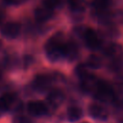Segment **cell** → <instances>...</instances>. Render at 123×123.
I'll return each instance as SVG.
<instances>
[{"label": "cell", "mask_w": 123, "mask_h": 123, "mask_svg": "<svg viewBox=\"0 0 123 123\" xmlns=\"http://www.w3.org/2000/svg\"><path fill=\"white\" fill-rule=\"evenodd\" d=\"M65 47L66 43L62 42L57 37H53L45 44V53L50 61L56 62L62 57H65Z\"/></svg>", "instance_id": "6da1fadb"}, {"label": "cell", "mask_w": 123, "mask_h": 123, "mask_svg": "<svg viewBox=\"0 0 123 123\" xmlns=\"http://www.w3.org/2000/svg\"><path fill=\"white\" fill-rule=\"evenodd\" d=\"M94 95L101 101H111L114 99V92L111 86L104 81H98L97 88L94 92Z\"/></svg>", "instance_id": "7a4b0ae2"}, {"label": "cell", "mask_w": 123, "mask_h": 123, "mask_svg": "<svg viewBox=\"0 0 123 123\" xmlns=\"http://www.w3.org/2000/svg\"><path fill=\"white\" fill-rule=\"evenodd\" d=\"M83 37L86 46L91 49H96L101 45V39L93 29L86 28L83 33Z\"/></svg>", "instance_id": "3957f363"}, {"label": "cell", "mask_w": 123, "mask_h": 123, "mask_svg": "<svg viewBox=\"0 0 123 123\" xmlns=\"http://www.w3.org/2000/svg\"><path fill=\"white\" fill-rule=\"evenodd\" d=\"M21 25L18 22H8L1 28V34L7 38H15L18 37Z\"/></svg>", "instance_id": "277c9868"}, {"label": "cell", "mask_w": 123, "mask_h": 123, "mask_svg": "<svg viewBox=\"0 0 123 123\" xmlns=\"http://www.w3.org/2000/svg\"><path fill=\"white\" fill-rule=\"evenodd\" d=\"M27 110L34 116H41L47 113V106L42 101H30L27 105Z\"/></svg>", "instance_id": "5b68a950"}, {"label": "cell", "mask_w": 123, "mask_h": 123, "mask_svg": "<svg viewBox=\"0 0 123 123\" xmlns=\"http://www.w3.org/2000/svg\"><path fill=\"white\" fill-rule=\"evenodd\" d=\"M88 113L91 117L98 120H107L109 117L108 111L99 104H91L88 107Z\"/></svg>", "instance_id": "8992f818"}, {"label": "cell", "mask_w": 123, "mask_h": 123, "mask_svg": "<svg viewBox=\"0 0 123 123\" xmlns=\"http://www.w3.org/2000/svg\"><path fill=\"white\" fill-rule=\"evenodd\" d=\"M106 54L110 58H112L113 60H115L116 62H118L123 56V49H122L121 45H119L117 43H111L107 47Z\"/></svg>", "instance_id": "52a82bcc"}, {"label": "cell", "mask_w": 123, "mask_h": 123, "mask_svg": "<svg viewBox=\"0 0 123 123\" xmlns=\"http://www.w3.org/2000/svg\"><path fill=\"white\" fill-rule=\"evenodd\" d=\"M15 101V95L13 93H5L0 96V112L7 111L11 109L12 104Z\"/></svg>", "instance_id": "ba28073f"}, {"label": "cell", "mask_w": 123, "mask_h": 123, "mask_svg": "<svg viewBox=\"0 0 123 123\" xmlns=\"http://www.w3.org/2000/svg\"><path fill=\"white\" fill-rule=\"evenodd\" d=\"M53 15V10L46 8L45 6L38 7L35 10V17L39 22H44L50 19Z\"/></svg>", "instance_id": "9c48e42d"}, {"label": "cell", "mask_w": 123, "mask_h": 123, "mask_svg": "<svg viewBox=\"0 0 123 123\" xmlns=\"http://www.w3.org/2000/svg\"><path fill=\"white\" fill-rule=\"evenodd\" d=\"M64 100V95L60 90H51L47 96V102L52 106H59Z\"/></svg>", "instance_id": "30bf717a"}, {"label": "cell", "mask_w": 123, "mask_h": 123, "mask_svg": "<svg viewBox=\"0 0 123 123\" xmlns=\"http://www.w3.org/2000/svg\"><path fill=\"white\" fill-rule=\"evenodd\" d=\"M51 78L47 75H44V74H40V75H37L36 76L35 80H34V85L38 89H46L47 87L50 86L51 85Z\"/></svg>", "instance_id": "8fae6325"}, {"label": "cell", "mask_w": 123, "mask_h": 123, "mask_svg": "<svg viewBox=\"0 0 123 123\" xmlns=\"http://www.w3.org/2000/svg\"><path fill=\"white\" fill-rule=\"evenodd\" d=\"M83 116V111L76 106H72L67 110V118L70 122H76Z\"/></svg>", "instance_id": "7c38bea8"}, {"label": "cell", "mask_w": 123, "mask_h": 123, "mask_svg": "<svg viewBox=\"0 0 123 123\" xmlns=\"http://www.w3.org/2000/svg\"><path fill=\"white\" fill-rule=\"evenodd\" d=\"M68 6L73 12H84L86 3L85 0H68Z\"/></svg>", "instance_id": "4fadbf2b"}, {"label": "cell", "mask_w": 123, "mask_h": 123, "mask_svg": "<svg viewBox=\"0 0 123 123\" xmlns=\"http://www.w3.org/2000/svg\"><path fill=\"white\" fill-rule=\"evenodd\" d=\"M112 0H93V7L98 12H107V10L111 7Z\"/></svg>", "instance_id": "5bb4252c"}, {"label": "cell", "mask_w": 123, "mask_h": 123, "mask_svg": "<svg viewBox=\"0 0 123 123\" xmlns=\"http://www.w3.org/2000/svg\"><path fill=\"white\" fill-rule=\"evenodd\" d=\"M86 65H87V67L93 68V69L100 68L102 66V60L96 55H90L87 59Z\"/></svg>", "instance_id": "9a60e30c"}, {"label": "cell", "mask_w": 123, "mask_h": 123, "mask_svg": "<svg viewBox=\"0 0 123 123\" xmlns=\"http://www.w3.org/2000/svg\"><path fill=\"white\" fill-rule=\"evenodd\" d=\"M75 71H76V74L78 75V77L81 80H83V79H85V78H86L87 76L90 75V73L88 72V69H87V65H85V64H79L76 67Z\"/></svg>", "instance_id": "2e32d148"}, {"label": "cell", "mask_w": 123, "mask_h": 123, "mask_svg": "<svg viewBox=\"0 0 123 123\" xmlns=\"http://www.w3.org/2000/svg\"><path fill=\"white\" fill-rule=\"evenodd\" d=\"M61 5V0H43V6L48 9H55Z\"/></svg>", "instance_id": "e0dca14e"}, {"label": "cell", "mask_w": 123, "mask_h": 123, "mask_svg": "<svg viewBox=\"0 0 123 123\" xmlns=\"http://www.w3.org/2000/svg\"><path fill=\"white\" fill-rule=\"evenodd\" d=\"M27 0H4V2L8 5H20Z\"/></svg>", "instance_id": "ac0fdd59"}, {"label": "cell", "mask_w": 123, "mask_h": 123, "mask_svg": "<svg viewBox=\"0 0 123 123\" xmlns=\"http://www.w3.org/2000/svg\"><path fill=\"white\" fill-rule=\"evenodd\" d=\"M118 84H119V86H123V75H118V77H117V81H116Z\"/></svg>", "instance_id": "d6986e66"}, {"label": "cell", "mask_w": 123, "mask_h": 123, "mask_svg": "<svg viewBox=\"0 0 123 123\" xmlns=\"http://www.w3.org/2000/svg\"><path fill=\"white\" fill-rule=\"evenodd\" d=\"M17 123H30V122H29V120H28L27 118H25V117H20V118L18 119Z\"/></svg>", "instance_id": "ffe728a7"}, {"label": "cell", "mask_w": 123, "mask_h": 123, "mask_svg": "<svg viewBox=\"0 0 123 123\" xmlns=\"http://www.w3.org/2000/svg\"><path fill=\"white\" fill-rule=\"evenodd\" d=\"M2 45H3V43H2V40L0 39V49H1V47H2Z\"/></svg>", "instance_id": "44dd1931"}, {"label": "cell", "mask_w": 123, "mask_h": 123, "mask_svg": "<svg viewBox=\"0 0 123 123\" xmlns=\"http://www.w3.org/2000/svg\"><path fill=\"white\" fill-rule=\"evenodd\" d=\"M0 76H1V69H0Z\"/></svg>", "instance_id": "7402d4cb"}, {"label": "cell", "mask_w": 123, "mask_h": 123, "mask_svg": "<svg viewBox=\"0 0 123 123\" xmlns=\"http://www.w3.org/2000/svg\"><path fill=\"white\" fill-rule=\"evenodd\" d=\"M0 115H1V112H0Z\"/></svg>", "instance_id": "603a6c76"}]
</instances>
